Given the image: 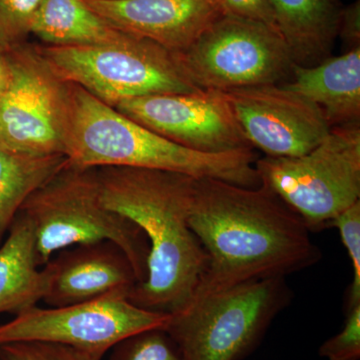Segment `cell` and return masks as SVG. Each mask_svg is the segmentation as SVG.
I'll use <instances>...</instances> for the list:
<instances>
[{
    "mask_svg": "<svg viewBox=\"0 0 360 360\" xmlns=\"http://www.w3.org/2000/svg\"><path fill=\"white\" fill-rule=\"evenodd\" d=\"M117 30L172 52L187 49L224 15L214 0H85Z\"/></svg>",
    "mask_w": 360,
    "mask_h": 360,
    "instance_id": "14",
    "label": "cell"
},
{
    "mask_svg": "<svg viewBox=\"0 0 360 360\" xmlns=\"http://www.w3.org/2000/svg\"><path fill=\"white\" fill-rule=\"evenodd\" d=\"M189 226L208 264L193 298L316 264L321 251L303 220L269 186L196 179Z\"/></svg>",
    "mask_w": 360,
    "mask_h": 360,
    "instance_id": "1",
    "label": "cell"
},
{
    "mask_svg": "<svg viewBox=\"0 0 360 360\" xmlns=\"http://www.w3.org/2000/svg\"><path fill=\"white\" fill-rule=\"evenodd\" d=\"M66 165L63 155H26L0 144V245L27 198Z\"/></svg>",
    "mask_w": 360,
    "mask_h": 360,
    "instance_id": "19",
    "label": "cell"
},
{
    "mask_svg": "<svg viewBox=\"0 0 360 360\" xmlns=\"http://www.w3.org/2000/svg\"><path fill=\"white\" fill-rule=\"evenodd\" d=\"M110 350L108 360H184L179 345L165 328L135 333Z\"/></svg>",
    "mask_w": 360,
    "mask_h": 360,
    "instance_id": "20",
    "label": "cell"
},
{
    "mask_svg": "<svg viewBox=\"0 0 360 360\" xmlns=\"http://www.w3.org/2000/svg\"><path fill=\"white\" fill-rule=\"evenodd\" d=\"M169 319L170 314L141 309L120 295L51 309L35 305L0 324V345L44 341L103 356L118 341L146 329L165 328Z\"/></svg>",
    "mask_w": 360,
    "mask_h": 360,
    "instance_id": "10",
    "label": "cell"
},
{
    "mask_svg": "<svg viewBox=\"0 0 360 360\" xmlns=\"http://www.w3.org/2000/svg\"><path fill=\"white\" fill-rule=\"evenodd\" d=\"M8 77L0 91V144L37 156H65L72 99L66 82L37 45L6 49Z\"/></svg>",
    "mask_w": 360,
    "mask_h": 360,
    "instance_id": "8",
    "label": "cell"
},
{
    "mask_svg": "<svg viewBox=\"0 0 360 360\" xmlns=\"http://www.w3.org/2000/svg\"><path fill=\"white\" fill-rule=\"evenodd\" d=\"M331 227L340 231L354 270V278L345 303L347 310L360 303V200L340 213L333 220Z\"/></svg>",
    "mask_w": 360,
    "mask_h": 360,
    "instance_id": "23",
    "label": "cell"
},
{
    "mask_svg": "<svg viewBox=\"0 0 360 360\" xmlns=\"http://www.w3.org/2000/svg\"><path fill=\"white\" fill-rule=\"evenodd\" d=\"M49 288L44 302L66 307L110 295L129 300L139 278L124 251L112 241L70 246L44 265Z\"/></svg>",
    "mask_w": 360,
    "mask_h": 360,
    "instance_id": "13",
    "label": "cell"
},
{
    "mask_svg": "<svg viewBox=\"0 0 360 360\" xmlns=\"http://www.w3.org/2000/svg\"><path fill=\"white\" fill-rule=\"evenodd\" d=\"M338 37L347 47V51L360 47V1L343 6Z\"/></svg>",
    "mask_w": 360,
    "mask_h": 360,
    "instance_id": "26",
    "label": "cell"
},
{
    "mask_svg": "<svg viewBox=\"0 0 360 360\" xmlns=\"http://www.w3.org/2000/svg\"><path fill=\"white\" fill-rule=\"evenodd\" d=\"M285 277L259 279L193 298L165 329L184 360H243L291 302Z\"/></svg>",
    "mask_w": 360,
    "mask_h": 360,
    "instance_id": "5",
    "label": "cell"
},
{
    "mask_svg": "<svg viewBox=\"0 0 360 360\" xmlns=\"http://www.w3.org/2000/svg\"><path fill=\"white\" fill-rule=\"evenodd\" d=\"M8 77V60H7L6 49H0V91L6 84Z\"/></svg>",
    "mask_w": 360,
    "mask_h": 360,
    "instance_id": "27",
    "label": "cell"
},
{
    "mask_svg": "<svg viewBox=\"0 0 360 360\" xmlns=\"http://www.w3.org/2000/svg\"><path fill=\"white\" fill-rule=\"evenodd\" d=\"M20 212L32 222L41 266L58 251L108 240L124 251L139 283L146 279L148 239L134 221L103 205L97 168L68 162L27 198Z\"/></svg>",
    "mask_w": 360,
    "mask_h": 360,
    "instance_id": "4",
    "label": "cell"
},
{
    "mask_svg": "<svg viewBox=\"0 0 360 360\" xmlns=\"http://www.w3.org/2000/svg\"><path fill=\"white\" fill-rule=\"evenodd\" d=\"M214 1L224 15L257 21L277 30L276 18H274V11L269 0H214Z\"/></svg>",
    "mask_w": 360,
    "mask_h": 360,
    "instance_id": "25",
    "label": "cell"
},
{
    "mask_svg": "<svg viewBox=\"0 0 360 360\" xmlns=\"http://www.w3.org/2000/svg\"><path fill=\"white\" fill-rule=\"evenodd\" d=\"M260 184L290 206L310 232L330 229L333 220L360 200V123L331 129L307 155L255 162Z\"/></svg>",
    "mask_w": 360,
    "mask_h": 360,
    "instance_id": "6",
    "label": "cell"
},
{
    "mask_svg": "<svg viewBox=\"0 0 360 360\" xmlns=\"http://www.w3.org/2000/svg\"><path fill=\"white\" fill-rule=\"evenodd\" d=\"M65 156L78 168L131 167L260 186L255 151L203 153L151 131L72 84Z\"/></svg>",
    "mask_w": 360,
    "mask_h": 360,
    "instance_id": "3",
    "label": "cell"
},
{
    "mask_svg": "<svg viewBox=\"0 0 360 360\" xmlns=\"http://www.w3.org/2000/svg\"><path fill=\"white\" fill-rule=\"evenodd\" d=\"M283 85L316 104L331 129L360 123V47L310 68L295 65Z\"/></svg>",
    "mask_w": 360,
    "mask_h": 360,
    "instance_id": "15",
    "label": "cell"
},
{
    "mask_svg": "<svg viewBox=\"0 0 360 360\" xmlns=\"http://www.w3.org/2000/svg\"><path fill=\"white\" fill-rule=\"evenodd\" d=\"M44 0H0V49L23 44Z\"/></svg>",
    "mask_w": 360,
    "mask_h": 360,
    "instance_id": "21",
    "label": "cell"
},
{
    "mask_svg": "<svg viewBox=\"0 0 360 360\" xmlns=\"http://www.w3.org/2000/svg\"><path fill=\"white\" fill-rule=\"evenodd\" d=\"M115 108L168 141L198 153L253 149L231 103L219 90L150 94L122 101Z\"/></svg>",
    "mask_w": 360,
    "mask_h": 360,
    "instance_id": "11",
    "label": "cell"
},
{
    "mask_svg": "<svg viewBox=\"0 0 360 360\" xmlns=\"http://www.w3.org/2000/svg\"><path fill=\"white\" fill-rule=\"evenodd\" d=\"M246 139L269 158L307 155L330 132L323 112L283 84H262L222 91Z\"/></svg>",
    "mask_w": 360,
    "mask_h": 360,
    "instance_id": "12",
    "label": "cell"
},
{
    "mask_svg": "<svg viewBox=\"0 0 360 360\" xmlns=\"http://www.w3.org/2000/svg\"><path fill=\"white\" fill-rule=\"evenodd\" d=\"M32 34L54 46L120 44L134 37L117 30L85 0H44Z\"/></svg>",
    "mask_w": 360,
    "mask_h": 360,
    "instance_id": "18",
    "label": "cell"
},
{
    "mask_svg": "<svg viewBox=\"0 0 360 360\" xmlns=\"http://www.w3.org/2000/svg\"><path fill=\"white\" fill-rule=\"evenodd\" d=\"M269 1L295 65L310 68L330 58L343 8L340 0Z\"/></svg>",
    "mask_w": 360,
    "mask_h": 360,
    "instance_id": "16",
    "label": "cell"
},
{
    "mask_svg": "<svg viewBox=\"0 0 360 360\" xmlns=\"http://www.w3.org/2000/svg\"><path fill=\"white\" fill-rule=\"evenodd\" d=\"M174 54L195 86L219 91L283 84L291 79L295 65L278 30L229 15H222Z\"/></svg>",
    "mask_w": 360,
    "mask_h": 360,
    "instance_id": "9",
    "label": "cell"
},
{
    "mask_svg": "<svg viewBox=\"0 0 360 360\" xmlns=\"http://www.w3.org/2000/svg\"><path fill=\"white\" fill-rule=\"evenodd\" d=\"M97 174L103 205L134 221L148 241L146 277L129 302L176 314L193 300L208 264L189 226L195 177L131 167H101Z\"/></svg>",
    "mask_w": 360,
    "mask_h": 360,
    "instance_id": "2",
    "label": "cell"
},
{
    "mask_svg": "<svg viewBox=\"0 0 360 360\" xmlns=\"http://www.w3.org/2000/svg\"><path fill=\"white\" fill-rule=\"evenodd\" d=\"M37 49L63 79L112 108L135 97L201 90L174 52L135 35L120 44Z\"/></svg>",
    "mask_w": 360,
    "mask_h": 360,
    "instance_id": "7",
    "label": "cell"
},
{
    "mask_svg": "<svg viewBox=\"0 0 360 360\" xmlns=\"http://www.w3.org/2000/svg\"><path fill=\"white\" fill-rule=\"evenodd\" d=\"M47 288L49 271L39 264L32 222L20 212L0 245V314L35 307Z\"/></svg>",
    "mask_w": 360,
    "mask_h": 360,
    "instance_id": "17",
    "label": "cell"
},
{
    "mask_svg": "<svg viewBox=\"0 0 360 360\" xmlns=\"http://www.w3.org/2000/svg\"><path fill=\"white\" fill-rule=\"evenodd\" d=\"M84 350L44 341H20L0 345V360H101Z\"/></svg>",
    "mask_w": 360,
    "mask_h": 360,
    "instance_id": "22",
    "label": "cell"
},
{
    "mask_svg": "<svg viewBox=\"0 0 360 360\" xmlns=\"http://www.w3.org/2000/svg\"><path fill=\"white\" fill-rule=\"evenodd\" d=\"M319 354L328 360L360 359V303L347 310L342 330L322 343Z\"/></svg>",
    "mask_w": 360,
    "mask_h": 360,
    "instance_id": "24",
    "label": "cell"
}]
</instances>
